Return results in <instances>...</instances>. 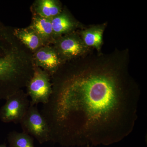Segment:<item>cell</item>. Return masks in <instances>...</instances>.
Here are the masks:
<instances>
[{"instance_id": "cell-1", "label": "cell", "mask_w": 147, "mask_h": 147, "mask_svg": "<svg viewBox=\"0 0 147 147\" xmlns=\"http://www.w3.org/2000/svg\"><path fill=\"white\" fill-rule=\"evenodd\" d=\"M140 92L126 70L88 65L56 76L40 113L50 141L63 147L108 146L132 132Z\"/></svg>"}, {"instance_id": "cell-2", "label": "cell", "mask_w": 147, "mask_h": 147, "mask_svg": "<svg viewBox=\"0 0 147 147\" xmlns=\"http://www.w3.org/2000/svg\"><path fill=\"white\" fill-rule=\"evenodd\" d=\"M7 37L0 30V100L27 86L33 73L18 64L17 58L9 50Z\"/></svg>"}, {"instance_id": "cell-3", "label": "cell", "mask_w": 147, "mask_h": 147, "mask_svg": "<svg viewBox=\"0 0 147 147\" xmlns=\"http://www.w3.org/2000/svg\"><path fill=\"white\" fill-rule=\"evenodd\" d=\"M23 132L34 137L40 144L50 141V133L45 119L37 105L30 104L26 113L20 122Z\"/></svg>"}, {"instance_id": "cell-4", "label": "cell", "mask_w": 147, "mask_h": 147, "mask_svg": "<svg viewBox=\"0 0 147 147\" xmlns=\"http://www.w3.org/2000/svg\"><path fill=\"white\" fill-rule=\"evenodd\" d=\"M28 97V94L21 90L9 96L0 109L1 121L5 123H20L30 105Z\"/></svg>"}, {"instance_id": "cell-5", "label": "cell", "mask_w": 147, "mask_h": 147, "mask_svg": "<svg viewBox=\"0 0 147 147\" xmlns=\"http://www.w3.org/2000/svg\"><path fill=\"white\" fill-rule=\"evenodd\" d=\"M27 86V94L31 98L30 104L44 105L48 102L52 92V84L47 71L38 68L35 69Z\"/></svg>"}, {"instance_id": "cell-6", "label": "cell", "mask_w": 147, "mask_h": 147, "mask_svg": "<svg viewBox=\"0 0 147 147\" xmlns=\"http://www.w3.org/2000/svg\"><path fill=\"white\" fill-rule=\"evenodd\" d=\"M60 38L56 40L55 49L61 60L81 57L88 50L81 36L77 35L71 34Z\"/></svg>"}, {"instance_id": "cell-7", "label": "cell", "mask_w": 147, "mask_h": 147, "mask_svg": "<svg viewBox=\"0 0 147 147\" xmlns=\"http://www.w3.org/2000/svg\"><path fill=\"white\" fill-rule=\"evenodd\" d=\"M34 59L38 66L53 75L57 71L61 60L55 49L46 46L40 48L34 55Z\"/></svg>"}, {"instance_id": "cell-8", "label": "cell", "mask_w": 147, "mask_h": 147, "mask_svg": "<svg viewBox=\"0 0 147 147\" xmlns=\"http://www.w3.org/2000/svg\"><path fill=\"white\" fill-rule=\"evenodd\" d=\"M104 29L103 25L93 26L82 31L80 36L87 47H94L99 51L102 45Z\"/></svg>"}, {"instance_id": "cell-9", "label": "cell", "mask_w": 147, "mask_h": 147, "mask_svg": "<svg viewBox=\"0 0 147 147\" xmlns=\"http://www.w3.org/2000/svg\"><path fill=\"white\" fill-rule=\"evenodd\" d=\"M29 27L44 42L50 40L54 37L52 19L43 18L36 14L33 18L31 25Z\"/></svg>"}, {"instance_id": "cell-10", "label": "cell", "mask_w": 147, "mask_h": 147, "mask_svg": "<svg viewBox=\"0 0 147 147\" xmlns=\"http://www.w3.org/2000/svg\"><path fill=\"white\" fill-rule=\"evenodd\" d=\"M53 36H60L69 33L74 28L76 24L66 13L61 12L52 19Z\"/></svg>"}, {"instance_id": "cell-11", "label": "cell", "mask_w": 147, "mask_h": 147, "mask_svg": "<svg viewBox=\"0 0 147 147\" xmlns=\"http://www.w3.org/2000/svg\"><path fill=\"white\" fill-rule=\"evenodd\" d=\"M36 14L43 18L52 19L61 12L59 3L54 0H39L34 4Z\"/></svg>"}, {"instance_id": "cell-12", "label": "cell", "mask_w": 147, "mask_h": 147, "mask_svg": "<svg viewBox=\"0 0 147 147\" xmlns=\"http://www.w3.org/2000/svg\"><path fill=\"white\" fill-rule=\"evenodd\" d=\"M14 32L16 37L30 50H37L44 43L30 27L26 28L16 29Z\"/></svg>"}, {"instance_id": "cell-13", "label": "cell", "mask_w": 147, "mask_h": 147, "mask_svg": "<svg viewBox=\"0 0 147 147\" xmlns=\"http://www.w3.org/2000/svg\"><path fill=\"white\" fill-rule=\"evenodd\" d=\"M9 147H35L33 137L25 132L12 131L7 136Z\"/></svg>"}, {"instance_id": "cell-14", "label": "cell", "mask_w": 147, "mask_h": 147, "mask_svg": "<svg viewBox=\"0 0 147 147\" xmlns=\"http://www.w3.org/2000/svg\"><path fill=\"white\" fill-rule=\"evenodd\" d=\"M0 147H7L4 144H3L0 145Z\"/></svg>"}, {"instance_id": "cell-15", "label": "cell", "mask_w": 147, "mask_h": 147, "mask_svg": "<svg viewBox=\"0 0 147 147\" xmlns=\"http://www.w3.org/2000/svg\"><path fill=\"white\" fill-rule=\"evenodd\" d=\"M86 147H92V146H91V145H87L86 146Z\"/></svg>"}]
</instances>
